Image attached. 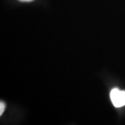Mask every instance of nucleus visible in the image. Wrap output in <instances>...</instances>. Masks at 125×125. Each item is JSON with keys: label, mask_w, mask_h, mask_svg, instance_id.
<instances>
[{"label": "nucleus", "mask_w": 125, "mask_h": 125, "mask_svg": "<svg viewBox=\"0 0 125 125\" xmlns=\"http://www.w3.org/2000/svg\"><path fill=\"white\" fill-rule=\"evenodd\" d=\"M110 97L114 106L122 107L125 105V91L118 88H114L111 90Z\"/></svg>", "instance_id": "f257e3e1"}, {"label": "nucleus", "mask_w": 125, "mask_h": 125, "mask_svg": "<svg viewBox=\"0 0 125 125\" xmlns=\"http://www.w3.org/2000/svg\"><path fill=\"white\" fill-rule=\"evenodd\" d=\"M20 1H31L33 0H20Z\"/></svg>", "instance_id": "7ed1b4c3"}, {"label": "nucleus", "mask_w": 125, "mask_h": 125, "mask_svg": "<svg viewBox=\"0 0 125 125\" xmlns=\"http://www.w3.org/2000/svg\"><path fill=\"white\" fill-rule=\"evenodd\" d=\"M5 108H6V104L4 102H0V115H1L3 114V113L4 111Z\"/></svg>", "instance_id": "f03ea898"}]
</instances>
